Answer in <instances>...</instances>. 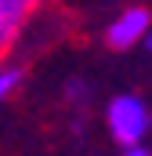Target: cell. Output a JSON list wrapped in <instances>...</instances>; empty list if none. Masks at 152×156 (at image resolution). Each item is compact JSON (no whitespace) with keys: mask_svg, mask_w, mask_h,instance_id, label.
I'll return each instance as SVG.
<instances>
[{"mask_svg":"<svg viewBox=\"0 0 152 156\" xmlns=\"http://www.w3.org/2000/svg\"><path fill=\"white\" fill-rule=\"evenodd\" d=\"M40 0H0V55H7L36 15Z\"/></svg>","mask_w":152,"mask_h":156,"instance_id":"cell-3","label":"cell"},{"mask_svg":"<svg viewBox=\"0 0 152 156\" xmlns=\"http://www.w3.org/2000/svg\"><path fill=\"white\" fill-rule=\"evenodd\" d=\"M105 127H109L112 142H119V149L123 145H134V142H145L149 131H152L149 102L141 94H130V91L109 98V105H105Z\"/></svg>","mask_w":152,"mask_h":156,"instance_id":"cell-1","label":"cell"},{"mask_svg":"<svg viewBox=\"0 0 152 156\" xmlns=\"http://www.w3.org/2000/svg\"><path fill=\"white\" fill-rule=\"evenodd\" d=\"M18 83H22V69H18V66H0V109H4V102L18 91Z\"/></svg>","mask_w":152,"mask_h":156,"instance_id":"cell-4","label":"cell"},{"mask_svg":"<svg viewBox=\"0 0 152 156\" xmlns=\"http://www.w3.org/2000/svg\"><path fill=\"white\" fill-rule=\"evenodd\" d=\"M145 47H149V51H152V29H149V37H145Z\"/></svg>","mask_w":152,"mask_h":156,"instance_id":"cell-6","label":"cell"},{"mask_svg":"<svg viewBox=\"0 0 152 156\" xmlns=\"http://www.w3.org/2000/svg\"><path fill=\"white\" fill-rule=\"evenodd\" d=\"M149 29H152L149 7H138V4H134V7H123L112 22L105 26V44H109L112 51H134V47L145 44Z\"/></svg>","mask_w":152,"mask_h":156,"instance_id":"cell-2","label":"cell"},{"mask_svg":"<svg viewBox=\"0 0 152 156\" xmlns=\"http://www.w3.org/2000/svg\"><path fill=\"white\" fill-rule=\"evenodd\" d=\"M119 156H152V149L145 145V142H134V145H123Z\"/></svg>","mask_w":152,"mask_h":156,"instance_id":"cell-5","label":"cell"}]
</instances>
